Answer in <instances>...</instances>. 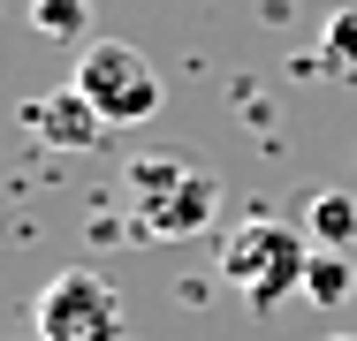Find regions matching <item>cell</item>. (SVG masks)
Masks as SVG:
<instances>
[{
	"label": "cell",
	"mask_w": 357,
	"mask_h": 341,
	"mask_svg": "<svg viewBox=\"0 0 357 341\" xmlns=\"http://www.w3.org/2000/svg\"><path fill=\"white\" fill-rule=\"evenodd\" d=\"M31 326H38V341H130V326H122V296L99 280V273H54L46 288H38V303H31Z\"/></svg>",
	"instance_id": "obj_3"
},
{
	"label": "cell",
	"mask_w": 357,
	"mask_h": 341,
	"mask_svg": "<svg viewBox=\"0 0 357 341\" xmlns=\"http://www.w3.org/2000/svg\"><path fill=\"white\" fill-rule=\"evenodd\" d=\"M304 266H312V235L304 228H289L274 212H251V220H236L228 228V243H220V280L266 319V311H282L289 296L304 288Z\"/></svg>",
	"instance_id": "obj_1"
},
{
	"label": "cell",
	"mask_w": 357,
	"mask_h": 341,
	"mask_svg": "<svg viewBox=\"0 0 357 341\" xmlns=\"http://www.w3.org/2000/svg\"><path fill=\"white\" fill-rule=\"evenodd\" d=\"M327 341H357V334H327Z\"/></svg>",
	"instance_id": "obj_11"
},
{
	"label": "cell",
	"mask_w": 357,
	"mask_h": 341,
	"mask_svg": "<svg viewBox=\"0 0 357 341\" xmlns=\"http://www.w3.org/2000/svg\"><path fill=\"white\" fill-rule=\"evenodd\" d=\"M31 23H38L46 38H84V23H91V0H31Z\"/></svg>",
	"instance_id": "obj_9"
},
{
	"label": "cell",
	"mask_w": 357,
	"mask_h": 341,
	"mask_svg": "<svg viewBox=\"0 0 357 341\" xmlns=\"http://www.w3.org/2000/svg\"><path fill=\"white\" fill-rule=\"evenodd\" d=\"M76 91L99 106V122L107 129H144L152 114H160V68L144 61L130 38H91L84 54H76Z\"/></svg>",
	"instance_id": "obj_2"
},
{
	"label": "cell",
	"mask_w": 357,
	"mask_h": 341,
	"mask_svg": "<svg viewBox=\"0 0 357 341\" xmlns=\"http://www.w3.org/2000/svg\"><path fill=\"white\" fill-rule=\"evenodd\" d=\"M304 235L312 251H357V198L350 190H304Z\"/></svg>",
	"instance_id": "obj_6"
},
{
	"label": "cell",
	"mask_w": 357,
	"mask_h": 341,
	"mask_svg": "<svg viewBox=\"0 0 357 341\" xmlns=\"http://www.w3.org/2000/svg\"><path fill=\"white\" fill-rule=\"evenodd\" d=\"M183 175H190V167H183L175 152H144V159H130V167H122V198H130V212H144L152 198H167Z\"/></svg>",
	"instance_id": "obj_7"
},
{
	"label": "cell",
	"mask_w": 357,
	"mask_h": 341,
	"mask_svg": "<svg viewBox=\"0 0 357 341\" xmlns=\"http://www.w3.org/2000/svg\"><path fill=\"white\" fill-rule=\"evenodd\" d=\"M23 122L38 129V144H54V152H99V144H107L99 106H91L76 84H61V91H38V99L23 106Z\"/></svg>",
	"instance_id": "obj_5"
},
{
	"label": "cell",
	"mask_w": 357,
	"mask_h": 341,
	"mask_svg": "<svg viewBox=\"0 0 357 341\" xmlns=\"http://www.w3.org/2000/svg\"><path fill=\"white\" fill-rule=\"evenodd\" d=\"M350 288H357L350 251H312V266H304V296H312V303H342Z\"/></svg>",
	"instance_id": "obj_8"
},
{
	"label": "cell",
	"mask_w": 357,
	"mask_h": 341,
	"mask_svg": "<svg viewBox=\"0 0 357 341\" xmlns=\"http://www.w3.org/2000/svg\"><path fill=\"white\" fill-rule=\"evenodd\" d=\"M213 212H220V175L190 167L167 198H152L144 212H130V228H137V235H152V243H183V235H198Z\"/></svg>",
	"instance_id": "obj_4"
},
{
	"label": "cell",
	"mask_w": 357,
	"mask_h": 341,
	"mask_svg": "<svg viewBox=\"0 0 357 341\" xmlns=\"http://www.w3.org/2000/svg\"><path fill=\"white\" fill-rule=\"evenodd\" d=\"M319 46H327V68H357V8H335Z\"/></svg>",
	"instance_id": "obj_10"
}]
</instances>
